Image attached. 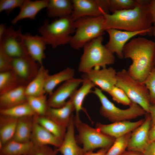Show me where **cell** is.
Listing matches in <instances>:
<instances>
[{
  "label": "cell",
  "instance_id": "6da1fadb",
  "mask_svg": "<svg viewBox=\"0 0 155 155\" xmlns=\"http://www.w3.org/2000/svg\"><path fill=\"white\" fill-rule=\"evenodd\" d=\"M123 55L132 61L127 71L129 75L144 83L155 67V42L144 37L133 38L125 45Z\"/></svg>",
  "mask_w": 155,
  "mask_h": 155
},
{
  "label": "cell",
  "instance_id": "7a4b0ae2",
  "mask_svg": "<svg viewBox=\"0 0 155 155\" xmlns=\"http://www.w3.org/2000/svg\"><path fill=\"white\" fill-rule=\"evenodd\" d=\"M150 0H141L134 8L109 14L102 11L105 31L111 29L136 32L152 29L153 24L149 11Z\"/></svg>",
  "mask_w": 155,
  "mask_h": 155
},
{
  "label": "cell",
  "instance_id": "3957f363",
  "mask_svg": "<svg viewBox=\"0 0 155 155\" xmlns=\"http://www.w3.org/2000/svg\"><path fill=\"white\" fill-rule=\"evenodd\" d=\"M103 40L101 36L85 45L78 66L79 71L84 73L93 69L106 67L107 65L115 63L113 54L103 44Z\"/></svg>",
  "mask_w": 155,
  "mask_h": 155
},
{
  "label": "cell",
  "instance_id": "277c9868",
  "mask_svg": "<svg viewBox=\"0 0 155 155\" xmlns=\"http://www.w3.org/2000/svg\"><path fill=\"white\" fill-rule=\"evenodd\" d=\"M75 30V21L71 16L55 19L51 22L45 20L38 32L47 44L54 49L69 43L71 34Z\"/></svg>",
  "mask_w": 155,
  "mask_h": 155
},
{
  "label": "cell",
  "instance_id": "5b68a950",
  "mask_svg": "<svg viewBox=\"0 0 155 155\" xmlns=\"http://www.w3.org/2000/svg\"><path fill=\"white\" fill-rule=\"evenodd\" d=\"M103 15L98 17H86L75 21V34L69 43L71 47L78 50L87 43L99 36L105 31Z\"/></svg>",
  "mask_w": 155,
  "mask_h": 155
},
{
  "label": "cell",
  "instance_id": "8992f818",
  "mask_svg": "<svg viewBox=\"0 0 155 155\" xmlns=\"http://www.w3.org/2000/svg\"><path fill=\"white\" fill-rule=\"evenodd\" d=\"M74 122L78 133L77 139L82 144L85 153L97 148L109 149L115 140L83 123L79 114H75Z\"/></svg>",
  "mask_w": 155,
  "mask_h": 155
},
{
  "label": "cell",
  "instance_id": "52a82bcc",
  "mask_svg": "<svg viewBox=\"0 0 155 155\" xmlns=\"http://www.w3.org/2000/svg\"><path fill=\"white\" fill-rule=\"evenodd\" d=\"M116 86L122 89L131 101L149 113L151 105L149 93L144 83L134 79L123 69L117 72Z\"/></svg>",
  "mask_w": 155,
  "mask_h": 155
},
{
  "label": "cell",
  "instance_id": "ba28073f",
  "mask_svg": "<svg viewBox=\"0 0 155 155\" xmlns=\"http://www.w3.org/2000/svg\"><path fill=\"white\" fill-rule=\"evenodd\" d=\"M92 92L98 97L100 102V114L113 123L135 119L146 113L140 106L133 102L126 109L118 107L97 88H95Z\"/></svg>",
  "mask_w": 155,
  "mask_h": 155
},
{
  "label": "cell",
  "instance_id": "9c48e42d",
  "mask_svg": "<svg viewBox=\"0 0 155 155\" xmlns=\"http://www.w3.org/2000/svg\"><path fill=\"white\" fill-rule=\"evenodd\" d=\"M23 36L20 28L16 30L12 26L7 27L0 40V49L12 58L28 55L25 46Z\"/></svg>",
  "mask_w": 155,
  "mask_h": 155
},
{
  "label": "cell",
  "instance_id": "30bf717a",
  "mask_svg": "<svg viewBox=\"0 0 155 155\" xmlns=\"http://www.w3.org/2000/svg\"><path fill=\"white\" fill-rule=\"evenodd\" d=\"M116 70L112 67L93 69L83 73L82 78L89 80L102 91L108 93L117 83Z\"/></svg>",
  "mask_w": 155,
  "mask_h": 155
},
{
  "label": "cell",
  "instance_id": "8fae6325",
  "mask_svg": "<svg viewBox=\"0 0 155 155\" xmlns=\"http://www.w3.org/2000/svg\"><path fill=\"white\" fill-rule=\"evenodd\" d=\"M152 29L136 32L122 31L115 29H111L106 31L108 33L109 39L105 45L112 53H115L120 59L123 58V50L128 41L137 35H145L152 32Z\"/></svg>",
  "mask_w": 155,
  "mask_h": 155
},
{
  "label": "cell",
  "instance_id": "7c38bea8",
  "mask_svg": "<svg viewBox=\"0 0 155 155\" xmlns=\"http://www.w3.org/2000/svg\"><path fill=\"white\" fill-rule=\"evenodd\" d=\"M40 65L28 55L12 58L11 70L17 75L22 84L26 86L35 76Z\"/></svg>",
  "mask_w": 155,
  "mask_h": 155
},
{
  "label": "cell",
  "instance_id": "4fadbf2b",
  "mask_svg": "<svg viewBox=\"0 0 155 155\" xmlns=\"http://www.w3.org/2000/svg\"><path fill=\"white\" fill-rule=\"evenodd\" d=\"M83 81L82 78H74L63 83L48 98V106L58 108L63 106Z\"/></svg>",
  "mask_w": 155,
  "mask_h": 155
},
{
  "label": "cell",
  "instance_id": "5bb4252c",
  "mask_svg": "<svg viewBox=\"0 0 155 155\" xmlns=\"http://www.w3.org/2000/svg\"><path fill=\"white\" fill-rule=\"evenodd\" d=\"M73 10L71 17L75 21L86 17L102 15V0H72Z\"/></svg>",
  "mask_w": 155,
  "mask_h": 155
},
{
  "label": "cell",
  "instance_id": "9a60e30c",
  "mask_svg": "<svg viewBox=\"0 0 155 155\" xmlns=\"http://www.w3.org/2000/svg\"><path fill=\"white\" fill-rule=\"evenodd\" d=\"M151 124V119L150 116L131 132L127 148L128 150L143 154L150 142L149 132Z\"/></svg>",
  "mask_w": 155,
  "mask_h": 155
},
{
  "label": "cell",
  "instance_id": "2e32d148",
  "mask_svg": "<svg viewBox=\"0 0 155 155\" xmlns=\"http://www.w3.org/2000/svg\"><path fill=\"white\" fill-rule=\"evenodd\" d=\"M144 120L135 122L125 120L105 124L98 123L96 128L102 133L115 139L131 133L141 125Z\"/></svg>",
  "mask_w": 155,
  "mask_h": 155
},
{
  "label": "cell",
  "instance_id": "e0dca14e",
  "mask_svg": "<svg viewBox=\"0 0 155 155\" xmlns=\"http://www.w3.org/2000/svg\"><path fill=\"white\" fill-rule=\"evenodd\" d=\"M25 46L29 56L40 65H43L45 58L44 51L47 44L41 35L24 34Z\"/></svg>",
  "mask_w": 155,
  "mask_h": 155
},
{
  "label": "cell",
  "instance_id": "ac0fdd59",
  "mask_svg": "<svg viewBox=\"0 0 155 155\" xmlns=\"http://www.w3.org/2000/svg\"><path fill=\"white\" fill-rule=\"evenodd\" d=\"M75 127L73 114L67 127L62 143L56 150L62 155H83L85 153L82 148L77 144L75 135Z\"/></svg>",
  "mask_w": 155,
  "mask_h": 155
},
{
  "label": "cell",
  "instance_id": "d6986e66",
  "mask_svg": "<svg viewBox=\"0 0 155 155\" xmlns=\"http://www.w3.org/2000/svg\"><path fill=\"white\" fill-rule=\"evenodd\" d=\"M35 116L30 141L34 145H52L58 148L61 145L63 140L57 137L39 124L36 121Z\"/></svg>",
  "mask_w": 155,
  "mask_h": 155
},
{
  "label": "cell",
  "instance_id": "ffe728a7",
  "mask_svg": "<svg viewBox=\"0 0 155 155\" xmlns=\"http://www.w3.org/2000/svg\"><path fill=\"white\" fill-rule=\"evenodd\" d=\"M49 1V0H25L20 8L18 14L12 20L11 23L15 24L22 20L35 19L39 12L46 8Z\"/></svg>",
  "mask_w": 155,
  "mask_h": 155
},
{
  "label": "cell",
  "instance_id": "44dd1931",
  "mask_svg": "<svg viewBox=\"0 0 155 155\" xmlns=\"http://www.w3.org/2000/svg\"><path fill=\"white\" fill-rule=\"evenodd\" d=\"M75 111L74 105L69 99L63 106L58 108L48 107L44 115L59 125L67 127L73 112Z\"/></svg>",
  "mask_w": 155,
  "mask_h": 155
},
{
  "label": "cell",
  "instance_id": "7402d4cb",
  "mask_svg": "<svg viewBox=\"0 0 155 155\" xmlns=\"http://www.w3.org/2000/svg\"><path fill=\"white\" fill-rule=\"evenodd\" d=\"M26 86L21 85L0 95V109L8 108L26 102Z\"/></svg>",
  "mask_w": 155,
  "mask_h": 155
},
{
  "label": "cell",
  "instance_id": "603a6c76",
  "mask_svg": "<svg viewBox=\"0 0 155 155\" xmlns=\"http://www.w3.org/2000/svg\"><path fill=\"white\" fill-rule=\"evenodd\" d=\"M46 9L47 15L51 18L71 16L73 10L72 0H50Z\"/></svg>",
  "mask_w": 155,
  "mask_h": 155
},
{
  "label": "cell",
  "instance_id": "cb8c5ba5",
  "mask_svg": "<svg viewBox=\"0 0 155 155\" xmlns=\"http://www.w3.org/2000/svg\"><path fill=\"white\" fill-rule=\"evenodd\" d=\"M49 75L48 70L43 65H40L35 76L26 86L25 93L27 97L46 94L44 86Z\"/></svg>",
  "mask_w": 155,
  "mask_h": 155
},
{
  "label": "cell",
  "instance_id": "d4e9b609",
  "mask_svg": "<svg viewBox=\"0 0 155 155\" xmlns=\"http://www.w3.org/2000/svg\"><path fill=\"white\" fill-rule=\"evenodd\" d=\"M74 70L71 68L67 67L52 75L47 77L44 84V91L45 94L51 95L54 90L58 85L74 78Z\"/></svg>",
  "mask_w": 155,
  "mask_h": 155
},
{
  "label": "cell",
  "instance_id": "484cf974",
  "mask_svg": "<svg viewBox=\"0 0 155 155\" xmlns=\"http://www.w3.org/2000/svg\"><path fill=\"white\" fill-rule=\"evenodd\" d=\"M34 117L27 116L18 119L15 134L12 140L23 142L30 141Z\"/></svg>",
  "mask_w": 155,
  "mask_h": 155
},
{
  "label": "cell",
  "instance_id": "4316f807",
  "mask_svg": "<svg viewBox=\"0 0 155 155\" xmlns=\"http://www.w3.org/2000/svg\"><path fill=\"white\" fill-rule=\"evenodd\" d=\"M34 145L31 141L23 142L11 140L0 149V155H28Z\"/></svg>",
  "mask_w": 155,
  "mask_h": 155
},
{
  "label": "cell",
  "instance_id": "83f0119b",
  "mask_svg": "<svg viewBox=\"0 0 155 155\" xmlns=\"http://www.w3.org/2000/svg\"><path fill=\"white\" fill-rule=\"evenodd\" d=\"M18 119L0 115V141L4 145L12 139Z\"/></svg>",
  "mask_w": 155,
  "mask_h": 155
},
{
  "label": "cell",
  "instance_id": "f1b7e54d",
  "mask_svg": "<svg viewBox=\"0 0 155 155\" xmlns=\"http://www.w3.org/2000/svg\"><path fill=\"white\" fill-rule=\"evenodd\" d=\"M82 84V86L75 91L69 98L74 105L76 114H79L81 111L86 112L83 106L84 101L86 97L92 92V89L95 86L92 82L86 80H84Z\"/></svg>",
  "mask_w": 155,
  "mask_h": 155
},
{
  "label": "cell",
  "instance_id": "f546056e",
  "mask_svg": "<svg viewBox=\"0 0 155 155\" xmlns=\"http://www.w3.org/2000/svg\"><path fill=\"white\" fill-rule=\"evenodd\" d=\"M21 85H24L12 70L0 72V95Z\"/></svg>",
  "mask_w": 155,
  "mask_h": 155
},
{
  "label": "cell",
  "instance_id": "4dcf8cb0",
  "mask_svg": "<svg viewBox=\"0 0 155 155\" xmlns=\"http://www.w3.org/2000/svg\"><path fill=\"white\" fill-rule=\"evenodd\" d=\"M0 113L17 119L36 116L27 101L8 108L0 109Z\"/></svg>",
  "mask_w": 155,
  "mask_h": 155
},
{
  "label": "cell",
  "instance_id": "1f68e13d",
  "mask_svg": "<svg viewBox=\"0 0 155 155\" xmlns=\"http://www.w3.org/2000/svg\"><path fill=\"white\" fill-rule=\"evenodd\" d=\"M36 121L48 131L58 138L63 140L67 128L61 126L45 116H36Z\"/></svg>",
  "mask_w": 155,
  "mask_h": 155
},
{
  "label": "cell",
  "instance_id": "d6a6232c",
  "mask_svg": "<svg viewBox=\"0 0 155 155\" xmlns=\"http://www.w3.org/2000/svg\"><path fill=\"white\" fill-rule=\"evenodd\" d=\"M141 0H104L106 12L112 13L117 11L133 8Z\"/></svg>",
  "mask_w": 155,
  "mask_h": 155
},
{
  "label": "cell",
  "instance_id": "836d02e7",
  "mask_svg": "<svg viewBox=\"0 0 155 155\" xmlns=\"http://www.w3.org/2000/svg\"><path fill=\"white\" fill-rule=\"evenodd\" d=\"M47 94L38 96H27V101L37 116H44L48 106Z\"/></svg>",
  "mask_w": 155,
  "mask_h": 155
},
{
  "label": "cell",
  "instance_id": "e575fe53",
  "mask_svg": "<svg viewBox=\"0 0 155 155\" xmlns=\"http://www.w3.org/2000/svg\"><path fill=\"white\" fill-rule=\"evenodd\" d=\"M131 132L115 139L106 155H121L127 148Z\"/></svg>",
  "mask_w": 155,
  "mask_h": 155
},
{
  "label": "cell",
  "instance_id": "d590c367",
  "mask_svg": "<svg viewBox=\"0 0 155 155\" xmlns=\"http://www.w3.org/2000/svg\"><path fill=\"white\" fill-rule=\"evenodd\" d=\"M113 100L125 106H130L132 102L125 92L120 88L115 86L108 93Z\"/></svg>",
  "mask_w": 155,
  "mask_h": 155
},
{
  "label": "cell",
  "instance_id": "8d00e7d4",
  "mask_svg": "<svg viewBox=\"0 0 155 155\" xmlns=\"http://www.w3.org/2000/svg\"><path fill=\"white\" fill-rule=\"evenodd\" d=\"M25 0H0V12L10 13L15 9L20 8Z\"/></svg>",
  "mask_w": 155,
  "mask_h": 155
},
{
  "label": "cell",
  "instance_id": "74e56055",
  "mask_svg": "<svg viewBox=\"0 0 155 155\" xmlns=\"http://www.w3.org/2000/svg\"><path fill=\"white\" fill-rule=\"evenodd\" d=\"M144 83L148 90L151 103L155 104V66L149 73Z\"/></svg>",
  "mask_w": 155,
  "mask_h": 155
},
{
  "label": "cell",
  "instance_id": "f35d334b",
  "mask_svg": "<svg viewBox=\"0 0 155 155\" xmlns=\"http://www.w3.org/2000/svg\"><path fill=\"white\" fill-rule=\"evenodd\" d=\"M57 152L49 146L34 145L28 155H57Z\"/></svg>",
  "mask_w": 155,
  "mask_h": 155
},
{
  "label": "cell",
  "instance_id": "ab89813d",
  "mask_svg": "<svg viewBox=\"0 0 155 155\" xmlns=\"http://www.w3.org/2000/svg\"><path fill=\"white\" fill-rule=\"evenodd\" d=\"M12 58L0 49V72L11 70Z\"/></svg>",
  "mask_w": 155,
  "mask_h": 155
},
{
  "label": "cell",
  "instance_id": "60d3db41",
  "mask_svg": "<svg viewBox=\"0 0 155 155\" xmlns=\"http://www.w3.org/2000/svg\"><path fill=\"white\" fill-rule=\"evenodd\" d=\"M143 154V155H155V141L149 142Z\"/></svg>",
  "mask_w": 155,
  "mask_h": 155
},
{
  "label": "cell",
  "instance_id": "b9f144b4",
  "mask_svg": "<svg viewBox=\"0 0 155 155\" xmlns=\"http://www.w3.org/2000/svg\"><path fill=\"white\" fill-rule=\"evenodd\" d=\"M149 9L153 23L155 22V0H150Z\"/></svg>",
  "mask_w": 155,
  "mask_h": 155
},
{
  "label": "cell",
  "instance_id": "7bdbcfd3",
  "mask_svg": "<svg viewBox=\"0 0 155 155\" xmlns=\"http://www.w3.org/2000/svg\"><path fill=\"white\" fill-rule=\"evenodd\" d=\"M109 149L101 148L96 152H93V151L87 152L83 155H106V152Z\"/></svg>",
  "mask_w": 155,
  "mask_h": 155
},
{
  "label": "cell",
  "instance_id": "ee69618b",
  "mask_svg": "<svg viewBox=\"0 0 155 155\" xmlns=\"http://www.w3.org/2000/svg\"><path fill=\"white\" fill-rule=\"evenodd\" d=\"M151 119L152 126L155 125V104L151 105L149 109V113Z\"/></svg>",
  "mask_w": 155,
  "mask_h": 155
},
{
  "label": "cell",
  "instance_id": "f6af8a7d",
  "mask_svg": "<svg viewBox=\"0 0 155 155\" xmlns=\"http://www.w3.org/2000/svg\"><path fill=\"white\" fill-rule=\"evenodd\" d=\"M149 139L150 142L155 141V125L150 129L149 132Z\"/></svg>",
  "mask_w": 155,
  "mask_h": 155
},
{
  "label": "cell",
  "instance_id": "bcb514c9",
  "mask_svg": "<svg viewBox=\"0 0 155 155\" xmlns=\"http://www.w3.org/2000/svg\"><path fill=\"white\" fill-rule=\"evenodd\" d=\"M7 27L5 24H1L0 25V40L4 36L7 30Z\"/></svg>",
  "mask_w": 155,
  "mask_h": 155
},
{
  "label": "cell",
  "instance_id": "7dc6e473",
  "mask_svg": "<svg viewBox=\"0 0 155 155\" xmlns=\"http://www.w3.org/2000/svg\"><path fill=\"white\" fill-rule=\"evenodd\" d=\"M121 155H143V154L140 152L128 150L127 151H125Z\"/></svg>",
  "mask_w": 155,
  "mask_h": 155
},
{
  "label": "cell",
  "instance_id": "c3c4849f",
  "mask_svg": "<svg viewBox=\"0 0 155 155\" xmlns=\"http://www.w3.org/2000/svg\"><path fill=\"white\" fill-rule=\"evenodd\" d=\"M154 25L152 26V32L153 33L155 37V22L154 23H153Z\"/></svg>",
  "mask_w": 155,
  "mask_h": 155
},
{
  "label": "cell",
  "instance_id": "681fc988",
  "mask_svg": "<svg viewBox=\"0 0 155 155\" xmlns=\"http://www.w3.org/2000/svg\"><path fill=\"white\" fill-rule=\"evenodd\" d=\"M154 65L155 66V59H154Z\"/></svg>",
  "mask_w": 155,
  "mask_h": 155
},
{
  "label": "cell",
  "instance_id": "f907efd6",
  "mask_svg": "<svg viewBox=\"0 0 155 155\" xmlns=\"http://www.w3.org/2000/svg\"></svg>",
  "mask_w": 155,
  "mask_h": 155
}]
</instances>
